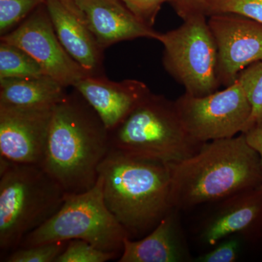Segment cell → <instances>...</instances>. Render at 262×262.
I'll return each mask as SVG.
<instances>
[{"label":"cell","instance_id":"2e32d148","mask_svg":"<svg viewBox=\"0 0 262 262\" xmlns=\"http://www.w3.org/2000/svg\"><path fill=\"white\" fill-rule=\"evenodd\" d=\"M179 210L173 208L144 237L124 241L119 262H183L189 259L179 225Z\"/></svg>","mask_w":262,"mask_h":262},{"label":"cell","instance_id":"7c38bea8","mask_svg":"<svg viewBox=\"0 0 262 262\" xmlns=\"http://www.w3.org/2000/svg\"><path fill=\"white\" fill-rule=\"evenodd\" d=\"M241 234L255 238L262 234V192L257 189L237 193L220 201L201 232L202 241L215 246L222 239Z\"/></svg>","mask_w":262,"mask_h":262},{"label":"cell","instance_id":"ac0fdd59","mask_svg":"<svg viewBox=\"0 0 262 262\" xmlns=\"http://www.w3.org/2000/svg\"><path fill=\"white\" fill-rule=\"evenodd\" d=\"M46 75L28 53L14 45L0 43V79L25 78Z\"/></svg>","mask_w":262,"mask_h":262},{"label":"cell","instance_id":"d6986e66","mask_svg":"<svg viewBox=\"0 0 262 262\" xmlns=\"http://www.w3.org/2000/svg\"><path fill=\"white\" fill-rule=\"evenodd\" d=\"M247 96L251 107V115L244 132L262 127V61L244 69L237 77Z\"/></svg>","mask_w":262,"mask_h":262},{"label":"cell","instance_id":"4316f807","mask_svg":"<svg viewBox=\"0 0 262 262\" xmlns=\"http://www.w3.org/2000/svg\"><path fill=\"white\" fill-rule=\"evenodd\" d=\"M244 134L248 144L259 155L262 167V127L248 130Z\"/></svg>","mask_w":262,"mask_h":262},{"label":"cell","instance_id":"277c9868","mask_svg":"<svg viewBox=\"0 0 262 262\" xmlns=\"http://www.w3.org/2000/svg\"><path fill=\"white\" fill-rule=\"evenodd\" d=\"M67 193L41 165L0 158L1 258L61 208Z\"/></svg>","mask_w":262,"mask_h":262},{"label":"cell","instance_id":"8992f818","mask_svg":"<svg viewBox=\"0 0 262 262\" xmlns=\"http://www.w3.org/2000/svg\"><path fill=\"white\" fill-rule=\"evenodd\" d=\"M126 231L108 210L98 176L89 190L67 194L59 210L42 226L27 234L19 247L80 239L102 251L122 254Z\"/></svg>","mask_w":262,"mask_h":262},{"label":"cell","instance_id":"5bb4252c","mask_svg":"<svg viewBox=\"0 0 262 262\" xmlns=\"http://www.w3.org/2000/svg\"><path fill=\"white\" fill-rule=\"evenodd\" d=\"M53 28L66 51L92 75H103V49L75 0H46Z\"/></svg>","mask_w":262,"mask_h":262},{"label":"cell","instance_id":"5b68a950","mask_svg":"<svg viewBox=\"0 0 262 262\" xmlns=\"http://www.w3.org/2000/svg\"><path fill=\"white\" fill-rule=\"evenodd\" d=\"M108 133L111 147L168 164L190 158L203 144L183 125L175 101L151 93Z\"/></svg>","mask_w":262,"mask_h":262},{"label":"cell","instance_id":"cb8c5ba5","mask_svg":"<svg viewBox=\"0 0 262 262\" xmlns=\"http://www.w3.org/2000/svg\"><path fill=\"white\" fill-rule=\"evenodd\" d=\"M209 252L195 258L196 262H234L238 258L241 243L237 237H229L222 239Z\"/></svg>","mask_w":262,"mask_h":262},{"label":"cell","instance_id":"d4e9b609","mask_svg":"<svg viewBox=\"0 0 262 262\" xmlns=\"http://www.w3.org/2000/svg\"><path fill=\"white\" fill-rule=\"evenodd\" d=\"M122 3L136 18L152 27L160 6L165 0H121Z\"/></svg>","mask_w":262,"mask_h":262},{"label":"cell","instance_id":"3957f363","mask_svg":"<svg viewBox=\"0 0 262 262\" xmlns=\"http://www.w3.org/2000/svg\"><path fill=\"white\" fill-rule=\"evenodd\" d=\"M106 206L131 239L155 229L169 211V164L111 147L98 169Z\"/></svg>","mask_w":262,"mask_h":262},{"label":"cell","instance_id":"83f0119b","mask_svg":"<svg viewBox=\"0 0 262 262\" xmlns=\"http://www.w3.org/2000/svg\"><path fill=\"white\" fill-rule=\"evenodd\" d=\"M258 190H259L260 192H262V184L261 185H260L259 187L257 188Z\"/></svg>","mask_w":262,"mask_h":262},{"label":"cell","instance_id":"30bf717a","mask_svg":"<svg viewBox=\"0 0 262 262\" xmlns=\"http://www.w3.org/2000/svg\"><path fill=\"white\" fill-rule=\"evenodd\" d=\"M54 106L20 107L0 103V158L42 166Z\"/></svg>","mask_w":262,"mask_h":262},{"label":"cell","instance_id":"e0dca14e","mask_svg":"<svg viewBox=\"0 0 262 262\" xmlns=\"http://www.w3.org/2000/svg\"><path fill=\"white\" fill-rule=\"evenodd\" d=\"M67 88L50 76L0 79V103L20 107L54 106Z\"/></svg>","mask_w":262,"mask_h":262},{"label":"cell","instance_id":"8fae6325","mask_svg":"<svg viewBox=\"0 0 262 262\" xmlns=\"http://www.w3.org/2000/svg\"><path fill=\"white\" fill-rule=\"evenodd\" d=\"M208 23L216 45L219 80L230 85L244 69L262 61V24L230 13L211 15Z\"/></svg>","mask_w":262,"mask_h":262},{"label":"cell","instance_id":"603a6c76","mask_svg":"<svg viewBox=\"0 0 262 262\" xmlns=\"http://www.w3.org/2000/svg\"><path fill=\"white\" fill-rule=\"evenodd\" d=\"M204 13L239 15L262 24V0H211Z\"/></svg>","mask_w":262,"mask_h":262},{"label":"cell","instance_id":"4fadbf2b","mask_svg":"<svg viewBox=\"0 0 262 262\" xmlns=\"http://www.w3.org/2000/svg\"><path fill=\"white\" fill-rule=\"evenodd\" d=\"M98 113L108 131L115 129L150 94L144 82H114L103 75H89L73 87Z\"/></svg>","mask_w":262,"mask_h":262},{"label":"cell","instance_id":"44dd1931","mask_svg":"<svg viewBox=\"0 0 262 262\" xmlns=\"http://www.w3.org/2000/svg\"><path fill=\"white\" fill-rule=\"evenodd\" d=\"M121 254L102 251L80 239H70L56 262H106L119 259Z\"/></svg>","mask_w":262,"mask_h":262},{"label":"cell","instance_id":"7a4b0ae2","mask_svg":"<svg viewBox=\"0 0 262 262\" xmlns=\"http://www.w3.org/2000/svg\"><path fill=\"white\" fill-rule=\"evenodd\" d=\"M101 117L74 89L54 106L42 167L67 194L89 190L110 149Z\"/></svg>","mask_w":262,"mask_h":262},{"label":"cell","instance_id":"9c48e42d","mask_svg":"<svg viewBox=\"0 0 262 262\" xmlns=\"http://www.w3.org/2000/svg\"><path fill=\"white\" fill-rule=\"evenodd\" d=\"M1 41L21 48L39 63L46 75L66 88L92 75L66 51L48 15L46 4L40 5L18 27L1 36Z\"/></svg>","mask_w":262,"mask_h":262},{"label":"cell","instance_id":"7402d4cb","mask_svg":"<svg viewBox=\"0 0 262 262\" xmlns=\"http://www.w3.org/2000/svg\"><path fill=\"white\" fill-rule=\"evenodd\" d=\"M68 241L47 243L29 247H19L1 258L5 262H56Z\"/></svg>","mask_w":262,"mask_h":262},{"label":"cell","instance_id":"9a60e30c","mask_svg":"<svg viewBox=\"0 0 262 262\" xmlns=\"http://www.w3.org/2000/svg\"><path fill=\"white\" fill-rule=\"evenodd\" d=\"M102 49L138 38L157 39L159 33L140 21L121 0H75Z\"/></svg>","mask_w":262,"mask_h":262},{"label":"cell","instance_id":"484cf974","mask_svg":"<svg viewBox=\"0 0 262 262\" xmlns=\"http://www.w3.org/2000/svg\"><path fill=\"white\" fill-rule=\"evenodd\" d=\"M211 0H165L173 3L177 8L179 15L184 18L189 13L195 11L204 13V8Z\"/></svg>","mask_w":262,"mask_h":262},{"label":"cell","instance_id":"ba28073f","mask_svg":"<svg viewBox=\"0 0 262 262\" xmlns=\"http://www.w3.org/2000/svg\"><path fill=\"white\" fill-rule=\"evenodd\" d=\"M175 103L186 130L203 143L244 132L251 113L247 96L237 80L225 90L205 96L185 93Z\"/></svg>","mask_w":262,"mask_h":262},{"label":"cell","instance_id":"6da1fadb","mask_svg":"<svg viewBox=\"0 0 262 262\" xmlns=\"http://www.w3.org/2000/svg\"><path fill=\"white\" fill-rule=\"evenodd\" d=\"M169 166L170 203L177 210L219 202L262 184L259 155L243 133L203 143L196 154Z\"/></svg>","mask_w":262,"mask_h":262},{"label":"cell","instance_id":"52a82bcc","mask_svg":"<svg viewBox=\"0 0 262 262\" xmlns=\"http://www.w3.org/2000/svg\"><path fill=\"white\" fill-rule=\"evenodd\" d=\"M183 18L179 28L157 37L164 46V66L187 94H213L220 83L218 53L206 13L193 12Z\"/></svg>","mask_w":262,"mask_h":262},{"label":"cell","instance_id":"ffe728a7","mask_svg":"<svg viewBox=\"0 0 262 262\" xmlns=\"http://www.w3.org/2000/svg\"><path fill=\"white\" fill-rule=\"evenodd\" d=\"M46 0H0V34L18 27L38 7Z\"/></svg>","mask_w":262,"mask_h":262}]
</instances>
